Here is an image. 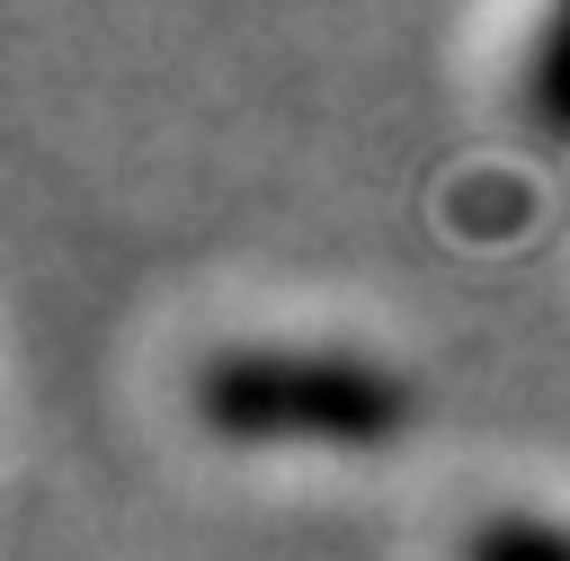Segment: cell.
Masks as SVG:
<instances>
[{
  "label": "cell",
  "instance_id": "1",
  "mask_svg": "<svg viewBox=\"0 0 570 561\" xmlns=\"http://www.w3.org/2000/svg\"><path fill=\"white\" fill-rule=\"evenodd\" d=\"M205 436L223 445H303V454H374L401 436L410 392L330 347H232L187 383Z\"/></svg>",
  "mask_w": 570,
  "mask_h": 561
},
{
  "label": "cell",
  "instance_id": "2",
  "mask_svg": "<svg viewBox=\"0 0 570 561\" xmlns=\"http://www.w3.org/2000/svg\"><path fill=\"white\" fill-rule=\"evenodd\" d=\"M525 116L534 134L570 142V0H543L534 45H525Z\"/></svg>",
  "mask_w": 570,
  "mask_h": 561
},
{
  "label": "cell",
  "instance_id": "3",
  "mask_svg": "<svg viewBox=\"0 0 570 561\" xmlns=\"http://www.w3.org/2000/svg\"><path fill=\"white\" fill-rule=\"evenodd\" d=\"M463 561H570V525H552V516H481L463 534Z\"/></svg>",
  "mask_w": 570,
  "mask_h": 561
}]
</instances>
